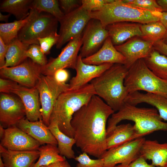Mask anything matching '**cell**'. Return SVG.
I'll use <instances>...</instances> for the list:
<instances>
[{"mask_svg":"<svg viewBox=\"0 0 167 167\" xmlns=\"http://www.w3.org/2000/svg\"><path fill=\"white\" fill-rule=\"evenodd\" d=\"M114 111L100 97L94 95L73 115L71 125L76 146L82 152L101 158L107 150L106 123Z\"/></svg>","mask_w":167,"mask_h":167,"instance_id":"6da1fadb","label":"cell"},{"mask_svg":"<svg viewBox=\"0 0 167 167\" xmlns=\"http://www.w3.org/2000/svg\"><path fill=\"white\" fill-rule=\"evenodd\" d=\"M95 95L94 88L91 83L76 89H69L62 92L54 105L49 124H57L62 132L69 137L74 138V132L71 125L73 115L87 104Z\"/></svg>","mask_w":167,"mask_h":167,"instance_id":"7a4b0ae2","label":"cell"},{"mask_svg":"<svg viewBox=\"0 0 167 167\" xmlns=\"http://www.w3.org/2000/svg\"><path fill=\"white\" fill-rule=\"evenodd\" d=\"M128 71L123 64H114L91 81L96 95L103 100L114 112L122 107L129 94L124 84Z\"/></svg>","mask_w":167,"mask_h":167,"instance_id":"3957f363","label":"cell"},{"mask_svg":"<svg viewBox=\"0 0 167 167\" xmlns=\"http://www.w3.org/2000/svg\"><path fill=\"white\" fill-rule=\"evenodd\" d=\"M124 120L133 122L142 137L155 131H167V122L163 121L156 109L139 107L125 102L120 109L108 119L107 135Z\"/></svg>","mask_w":167,"mask_h":167,"instance_id":"277c9868","label":"cell"},{"mask_svg":"<svg viewBox=\"0 0 167 167\" xmlns=\"http://www.w3.org/2000/svg\"><path fill=\"white\" fill-rule=\"evenodd\" d=\"M161 12H151L126 4L122 0H114L100 9L91 12L90 15L91 18L99 20L105 28L117 22L143 24L159 21Z\"/></svg>","mask_w":167,"mask_h":167,"instance_id":"5b68a950","label":"cell"},{"mask_svg":"<svg viewBox=\"0 0 167 167\" xmlns=\"http://www.w3.org/2000/svg\"><path fill=\"white\" fill-rule=\"evenodd\" d=\"M124 84L129 93L142 90L167 98V80L154 75L143 59L138 60L128 69Z\"/></svg>","mask_w":167,"mask_h":167,"instance_id":"8992f818","label":"cell"},{"mask_svg":"<svg viewBox=\"0 0 167 167\" xmlns=\"http://www.w3.org/2000/svg\"><path fill=\"white\" fill-rule=\"evenodd\" d=\"M58 22L56 18L49 14L38 12L20 30L17 38L25 44L39 45L38 38L57 32Z\"/></svg>","mask_w":167,"mask_h":167,"instance_id":"52a82bcc","label":"cell"},{"mask_svg":"<svg viewBox=\"0 0 167 167\" xmlns=\"http://www.w3.org/2000/svg\"><path fill=\"white\" fill-rule=\"evenodd\" d=\"M36 87L39 94L42 121L48 126L50 115L56 100L61 93L69 89V85L58 82L53 75L42 74Z\"/></svg>","mask_w":167,"mask_h":167,"instance_id":"ba28073f","label":"cell"},{"mask_svg":"<svg viewBox=\"0 0 167 167\" xmlns=\"http://www.w3.org/2000/svg\"><path fill=\"white\" fill-rule=\"evenodd\" d=\"M90 13L81 6L73 11L65 14L59 21L60 24L58 33L59 37L56 44L57 49H60L65 43L83 32L92 19Z\"/></svg>","mask_w":167,"mask_h":167,"instance_id":"9c48e42d","label":"cell"},{"mask_svg":"<svg viewBox=\"0 0 167 167\" xmlns=\"http://www.w3.org/2000/svg\"><path fill=\"white\" fill-rule=\"evenodd\" d=\"M27 58L16 66L0 68L1 77L12 80L25 87H36L42 75V66Z\"/></svg>","mask_w":167,"mask_h":167,"instance_id":"30bf717a","label":"cell"},{"mask_svg":"<svg viewBox=\"0 0 167 167\" xmlns=\"http://www.w3.org/2000/svg\"><path fill=\"white\" fill-rule=\"evenodd\" d=\"M82 32L69 41L57 57L50 58L46 65L42 66V75H53L60 69H75L78 52L82 45Z\"/></svg>","mask_w":167,"mask_h":167,"instance_id":"8fae6325","label":"cell"},{"mask_svg":"<svg viewBox=\"0 0 167 167\" xmlns=\"http://www.w3.org/2000/svg\"><path fill=\"white\" fill-rule=\"evenodd\" d=\"M145 139L140 137L128 143L107 150L101 158L103 167H114L118 164L129 165L140 156L141 146Z\"/></svg>","mask_w":167,"mask_h":167,"instance_id":"7c38bea8","label":"cell"},{"mask_svg":"<svg viewBox=\"0 0 167 167\" xmlns=\"http://www.w3.org/2000/svg\"><path fill=\"white\" fill-rule=\"evenodd\" d=\"M109 36L107 30L98 20L91 19L82 32V45L79 55L82 58L97 51Z\"/></svg>","mask_w":167,"mask_h":167,"instance_id":"4fadbf2b","label":"cell"},{"mask_svg":"<svg viewBox=\"0 0 167 167\" xmlns=\"http://www.w3.org/2000/svg\"><path fill=\"white\" fill-rule=\"evenodd\" d=\"M26 116L25 107L19 97L11 94L0 93V125L4 128L16 126Z\"/></svg>","mask_w":167,"mask_h":167,"instance_id":"5bb4252c","label":"cell"},{"mask_svg":"<svg viewBox=\"0 0 167 167\" xmlns=\"http://www.w3.org/2000/svg\"><path fill=\"white\" fill-rule=\"evenodd\" d=\"M0 140V145L11 150H36L41 145L16 126L5 129Z\"/></svg>","mask_w":167,"mask_h":167,"instance_id":"9a60e30c","label":"cell"},{"mask_svg":"<svg viewBox=\"0 0 167 167\" xmlns=\"http://www.w3.org/2000/svg\"><path fill=\"white\" fill-rule=\"evenodd\" d=\"M153 44L135 36L115 47L125 58L124 65L129 69L138 60L143 59L148 55L153 48Z\"/></svg>","mask_w":167,"mask_h":167,"instance_id":"2e32d148","label":"cell"},{"mask_svg":"<svg viewBox=\"0 0 167 167\" xmlns=\"http://www.w3.org/2000/svg\"><path fill=\"white\" fill-rule=\"evenodd\" d=\"M11 93L17 96L23 102L26 118L31 122L42 120L39 94L36 86L29 88L18 84L12 90Z\"/></svg>","mask_w":167,"mask_h":167,"instance_id":"e0dca14e","label":"cell"},{"mask_svg":"<svg viewBox=\"0 0 167 167\" xmlns=\"http://www.w3.org/2000/svg\"><path fill=\"white\" fill-rule=\"evenodd\" d=\"M113 64L110 63L99 65L86 64L83 62L82 58L79 54L75 69L76 75L70 81L69 89H76L85 86L100 76Z\"/></svg>","mask_w":167,"mask_h":167,"instance_id":"ac0fdd59","label":"cell"},{"mask_svg":"<svg viewBox=\"0 0 167 167\" xmlns=\"http://www.w3.org/2000/svg\"><path fill=\"white\" fill-rule=\"evenodd\" d=\"M82 61L86 64L99 65L106 63L124 65L126 60L116 49L109 36L97 51L89 57L82 58Z\"/></svg>","mask_w":167,"mask_h":167,"instance_id":"d6986e66","label":"cell"},{"mask_svg":"<svg viewBox=\"0 0 167 167\" xmlns=\"http://www.w3.org/2000/svg\"><path fill=\"white\" fill-rule=\"evenodd\" d=\"M0 156L5 167H31L39 157L40 152L38 150H11L0 144Z\"/></svg>","mask_w":167,"mask_h":167,"instance_id":"ffe728a7","label":"cell"},{"mask_svg":"<svg viewBox=\"0 0 167 167\" xmlns=\"http://www.w3.org/2000/svg\"><path fill=\"white\" fill-rule=\"evenodd\" d=\"M140 24L129 22H120L109 24L105 27L113 45H119L135 36L141 37Z\"/></svg>","mask_w":167,"mask_h":167,"instance_id":"44dd1931","label":"cell"},{"mask_svg":"<svg viewBox=\"0 0 167 167\" xmlns=\"http://www.w3.org/2000/svg\"><path fill=\"white\" fill-rule=\"evenodd\" d=\"M16 126L41 145H58L56 139L48 127L42 120L31 122L27 118H24L20 120Z\"/></svg>","mask_w":167,"mask_h":167,"instance_id":"7402d4cb","label":"cell"},{"mask_svg":"<svg viewBox=\"0 0 167 167\" xmlns=\"http://www.w3.org/2000/svg\"><path fill=\"white\" fill-rule=\"evenodd\" d=\"M125 102L135 106L142 103L150 105L157 109L162 120L167 121V98L165 97L150 92L144 93L136 91L129 94Z\"/></svg>","mask_w":167,"mask_h":167,"instance_id":"603a6c76","label":"cell"},{"mask_svg":"<svg viewBox=\"0 0 167 167\" xmlns=\"http://www.w3.org/2000/svg\"><path fill=\"white\" fill-rule=\"evenodd\" d=\"M140 156L151 160L153 166L167 167V143L145 139L141 148Z\"/></svg>","mask_w":167,"mask_h":167,"instance_id":"cb8c5ba5","label":"cell"},{"mask_svg":"<svg viewBox=\"0 0 167 167\" xmlns=\"http://www.w3.org/2000/svg\"><path fill=\"white\" fill-rule=\"evenodd\" d=\"M142 137L135 125L128 123L117 125L106 136L107 150L113 148Z\"/></svg>","mask_w":167,"mask_h":167,"instance_id":"d4e9b609","label":"cell"},{"mask_svg":"<svg viewBox=\"0 0 167 167\" xmlns=\"http://www.w3.org/2000/svg\"><path fill=\"white\" fill-rule=\"evenodd\" d=\"M38 12L36 10L31 9L29 15L25 19L15 20L11 23H0V37L4 43L8 45L17 38L20 30Z\"/></svg>","mask_w":167,"mask_h":167,"instance_id":"484cf974","label":"cell"},{"mask_svg":"<svg viewBox=\"0 0 167 167\" xmlns=\"http://www.w3.org/2000/svg\"><path fill=\"white\" fill-rule=\"evenodd\" d=\"M48 127L57 141L60 155L68 159H75V157L72 147L75 144V139L62 132L56 123H50Z\"/></svg>","mask_w":167,"mask_h":167,"instance_id":"4316f807","label":"cell"},{"mask_svg":"<svg viewBox=\"0 0 167 167\" xmlns=\"http://www.w3.org/2000/svg\"><path fill=\"white\" fill-rule=\"evenodd\" d=\"M32 0H5L0 3L1 11L13 15L17 20L26 18L30 13Z\"/></svg>","mask_w":167,"mask_h":167,"instance_id":"83f0119b","label":"cell"},{"mask_svg":"<svg viewBox=\"0 0 167 167\" xmlns=\"http://www.w3.org/2000/svg\"><path fill=\"white\" fill-rule=\"evenodd\" d=\"M149 69L157 77L167 80V57L152 48L143 59Z\"/></svg>","mask_w":167,"mask_h":167,"instance_id":"f1b7e54d","label":"cell"},{"mask_svg":"<svg viewBox=\"0 0 167 167\" xmlns=\"http://www.w3.org/2000/svg\"><path fill=\"white\" fill-rule=\"evenodd\" d=\"M29 45L23 43L18 38L14 40L8 45L3 67L16 66L23 62L27 59L25 54Z\"/></svg>","mask_w":167,"mask_h":167,"instance_id":"f546056e","label":"cell"},{"mask_svg":"<svg viewBox=\"0 0 167 167\" xmlns=\"http://www.w3.org/2000/svg\"><path fill=\"white\" fill-rule=\"evenodd\" d=\"M40 156L38 161L31 167H40L55 162L65 161V157L60 155L56 145L51 144L41 146L38 148Z\"/></svg>","mask_w":167,"mask_h":167,"instance_id":"4dcf8cb0","label":"cell"},{"mask_svg":"<svg viewBox=\"0 0 167 167\" xmlns=\"http://www.w3.org/2000/svg\"><path fill=\"white\" fill-rule=\"evenodd\" d=\"M142 36L140 37L144 40L153 43L162 39L166 28L160 21L140 24Z\"/></svg>","mask_w":167,"mask_h":167,"instance_id":"1f68e13d","label":"cell"},{"mask_svg":"<svg viewBox=\"0 0 167 167\" xmlns=\"http://www.w3.org/2000/svg\"><path fill=\"white\" fill-rule=\"evenodd\" d=\"M31 9L40 13L45 12L49 14L56 18L59 22L65 15L61 10L59 1L57 0H33Z\"/></svg>","mask_w":167,"mask_h":167,"instance_id":"d6a6232c","label":"cell"},{"mask_svg":"<svg viewBox=\"0 0 167 167\" xmlns=\"http://www.w3.org/2000/svg\"><path fill=\"white\" fill-rule=\"evenodd\" d=\"M25 56L26 58H30L33 62L41 66H45L48 62L45 54L41 51L40 45L37 44L30 45L25 52Z\"/></svg>","mask_w":167,"mask_h":167,"instance_id":"836d02e7","label":"cell"},{"mask_svg":"<svg viewBox=\"0 0 167 167\" xmlns=\"http://www.w3.org/2000/svg\"><path fill=\"white\" fill-rule=\"evenodd\" d=\"M124 3L151 12H161V7L155 0H122Z\"/></svg>","mask_w":167,"mask_h":167,"instance_id":"e575fe53","label":"cell"},{"mask_svg":"<svg viewBox=\"0 0 167 167\" xmlns=\"http://www.w3.org/2000/svg\"><path fill=\"white\" fill-rule=\"evenodd\" d=\"M75 160L78 162L76 167H103L104 160L102 158L91 159L88 154L83 152L76 156Z\"/></svg>","mask_w":167,"mask_h":167,"instance_id":"d590c367","label":"cell"},{"mask_svg":"<svg viewBox=\"0 0 167 167\" xmlns=\"http://www.w3.org/2000/svg\"><path fill=\"white\" fill-rule=\"evenodd\" d=\"M59 37V34L56 32L49 36L38 38V40L42 52L45 55L50 54L51 47L56 44Z\"/></svg>","mask_w":167,"mask_h":167,"instance_id":"8d00e7d4","label":"cell"},{"mask_svg":"<svg viewBox=\"0 0 167 167\" xmlns=\"http://www.w3.org/2000/svg\"><path fill=\"white\" fill-rule=\"evenodd\" d=\"M114 0H82L81 6L91 12L97 10L106 4L112 2Z\"/></svg>","mask_w":167,"mask_h":167,"instance_id":"74e56055","label":"cell"},{"mask_svg":"<svg viewBox=\"0 0 167 167\" xmlns=\"http://www.w3.org/2000/svg\"><path fill=\"white\" fill-rule=\"evenodd\" d=\"M59 6L65 14L70 13L80 7L82 5L81 0H60Z\"/></svg>","mask_w":167,"mask_h":167,"instance_id":"f35d334b","label":"cell"},{"mask_svg":"<svg viewBox=\"0 0 167 167\" xmlns=\"http://www.w3.org/2000/svg\"><path fill=\"white\" fill-rule=\"evenodd\" d=\"M18 84L12 80L3 78L0 79V93L11 94L12 90Z\"/></svg>","mask_w":167,"mask_h":167,"instance_id":"ab89813d","label":"cell"},{"mask_svg":"<svg viewBox=\"0 0 167 167\" xmlns=\"http://www.w3.org/2000/svg\"><path fill=\"white\" fill-rule=\"evenodd\" d=\"M53 76L55 79L58 82L65 84L69 77L68 72L64 69H60L56 71Z\"/></svg>","mask_w":167,"mask_h":167,"instance_id":"60d3db41","label":"cell"},{"mask_svg":"<svg viewBox=\"0 0 167 167\" xmlns=\"http://www.w3.org/2000/svg\"><path fill=\"white\" fill-rule=\"evenodd\" d=\"M8 45L6 44L0 37V69L3 67L5 63V57Z\"/></svg>","mask_w":167,"mask_h":167,"instance_id":"b9f144b4","label":"cell"},{"mask_svg":"<svg viewBox=\"0 0 167 167\" xmlns=\"http://www.w3.org/2000/svg\"><path fill=\"white\" fill-rule=\"evenodd\" d=\"M129 167H162L156 166L149 164L144 158L142 156H139L129 165Z\"/></svg>","mask_w":167,"mask_h":167,"instance_id":"7bdbcfd3","label":"cell"},{"mask_svg":"<svg viewBox=\"0 0 167 167\" xmlns=\"http://www.w3.org/2000/svg\"><path fill=\"white\" fill-rule=\"evenodd\" d=\"M153 48L161 54L167 57V44L161 40H159L154 42Z\"/></svg>","mask_w":167,"mask_h":167,"instance_id":"ee69618b","label":"cell"},{"mask_svg":"<svg viewBox=\"0 0 167 167\" xmlns=\"http://www.w3.org/2000/svg\"><path fill=\"white\" fill-rule=\"evenodd\" d=\"M40 167H71L66 160L55 162L46 166H42Z\"/></svg>","mask_w":167,"mask_h":167,"instance_id":"f6af8a7d","label":"cell"},{"mask_svg":"<svg viewBox=\"0 0 167 167\" xmlns=\"http://www.w3.org/2000/svg\"><path fill=\"white\" fill-rule=\"evenodd\" d=\"M156 1L162 12H167V0H157Z\"/></svg>","mask_w":167,"mask_h":167,"instance_id":"bcb514c9","label":"cell"},{"mask_svg":"<svg viewBox=\"0 0 167 167\" xmlns=\"http://www.w3.org/2000/svg\"><path fill=\"white\" fill-rule=\"evenodd\" d=\"M160 21L167 28V12H162L160 17Z\"/></svg>","mask_w":167,"mask_h":167,"instance_id":"7dc6e473","label":"cell"},{"mask_svg":"<svg viewBox=\"0 0 167 167\" xmlns=\"http://www.w3.org/2000/svg\"><path fill=\"white\" fill-rule=\"evenodd\" d=\"M11 14H9L6 15H3L0 12V20L1 21H4L7 23L9 18L11 15Z\"/></svg>","mask_w":167,"mask_h":167,"instance_id":"c3c4849f","label":"cell"},{"mask_svg":"<svg viewBox=\"0 0 167 167\" xmlns=\"http://www.w3.org/2000/svg\"><path fill=\"white\" fill-rule=\"evenodd\" d=\"M161 40L165 44H167V28H166V30L165 33Z\"/></svg>","mask_w":167,"mask_h":167,"instance_id":"681fc988","label":"cell"},{"mask_svg":"<svg viewBox=\"0 0 167 167\" xmlns=\"http://www.w3.org/2000/svg\"><path fill=\"white\" fill-rule=\"evenodd\" d=\"M114 167H129V165L124 164H120L116 165Z\"/></svg>","mask_w":167,"mask_h":167,"instance_id":"f907efd6","label":"cell"},{"mask_svg":"<svg viewBox=\"0 0 167 167\" xmlns=\"http://www.w3.org/2000/svg\"><path fill=\"white\" fill-rule=\"evenodd\" d=\"M0 167H5L1 156H0Z\"/></svg>","mask_w":167,"mask_h":167,"instance_id":"816d5d0a","label":"cell"}]
</instances>
